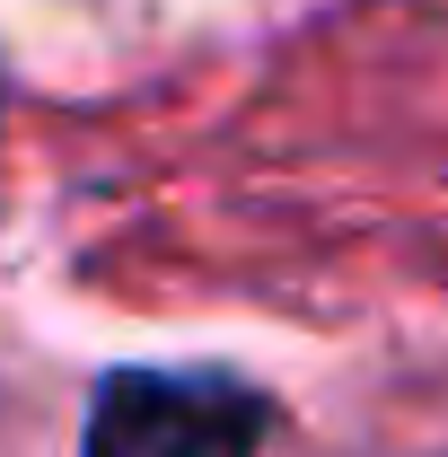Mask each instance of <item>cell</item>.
<instances>
[{
    "mask_svg": "<svg viewBox=\"0 0 448 457\" xmlns=\"http://www.w3.org/2000/svg\"><path fill=\"white\" fill-rule=\"evenodd\" d=\"M281 404L220 370H114L79 457H264Z\"/></svg>",
    "mask_w": 448,
    "mask_h": 457,
    "instance_id": "obj_1",
    "label": "cell"
}]
</instances>
